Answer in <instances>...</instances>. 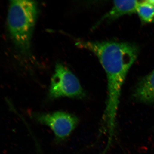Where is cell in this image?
<instances>
[{"mask_svg":"<svg viewBox=\"0 0 154 154\" xmlns=\"http://www.w3.org/2000/svg\"><path fill=\"white\" fill-rule=\"evenodd\" d=\"M75 45L97 57L107 75V98L103 120L108 144L115 134L122 89L130 69L138 55L136 45L124 42L93 41L75 38Z\"/></svg>","mask_w":154,"mask_h":154,"instance_id":"obj_1","label":"cell"},{"mask_svg":"<svg viewBox=\"0 0 154 154\" xmlns=\"http://www.w3.org/2000/svg\"><path fill=\"white\" fill-rule=\"evenodd\" d=\"M38 13V4L34 1L14 0L9 4L8 30L17 51L25 57L31 55V42Z\"/></svg>","mask_w":154,"mask_h":154,"instance_id":"obj_2","label":"cell"},{"mask_svg":"<svg viewBox=\"0 0 154 154\" xmlns=\"http://www.w3.org/2000/svg\"><path fill=\"white\" fill-rule=\"evenodd\" d=\"M86 96L76 76L63 64L56 63L48 91L50 99L68 97L82 99Z\"/></svg>","mask_w":154,"mask_h":154,"instance_id":"obj_3","label":"cell"},{"mask_svg":"<svg viewBox=\"0 0 154 154\" xmlns=\"http://www.w3.org/2000/svg\"><path fill=\"white\" fill-rule=\"evenodd\" d=\"M34 117L39 123L49 127L59 140H63L68 137L79 122L75 116L60 111L38 113L34 115Z\"/></svg>","mask_w":154,"mask_h":154,"instance_id":"obj_4","label":"cell"},{"mask_svg":"<svg viewBox=\"0 0 154 154\" xmlns=\"http://www.w3.org/2000/svg\"><path fill=\"white\" fill-rule=\"evenodd\" d=\"M140 1H115L111 9L105 14L94 25L95 29L103 22L114 21L122 16L136 13Z\"/></svg>","mask_w":154,"mask_h":154,"instance_id":"obj_5","label":"cell"},{"mask_svg":"<svg viewBox=\"0 0 154 154\" xmlns=\"http://www.w3.org/2000/svg\"><path fill=\"white\" fill-rule=\"evenodd\" d=\"M132 97L135 101L140 103L146 105L154 103V69L138 82Z\"/></svg>","mask_w":154,"mask_h":154,"instance_id":"obj_6","label":"cell"},{"mask_svg":"<svg viewBox=\"0 0 154 154\" xmlns=\"http://www.w3.org/2000/svg\"><path fill=\"white\" fill-rule=\"evenodd\" d=\"M136 13L144 23H154V6L146 1H140Z\"/></svg>","mask_w":154,"mask_h":154,"instance_id":"obj_7","label":"cell"},{"mask_svg":"<svg viewBox=\"0 0 154 154\" xmlns=\"http://www.w3.org/2000/svg\"><path fill=\"white\" fill-rule=\"evenodd\" d=\"M146 2L154 6V0H148V1H146Z\"/></svg>","mask_w":154,"mask_h":154,"instance_id":"obj_8","label":"cell"}]
</instances>
